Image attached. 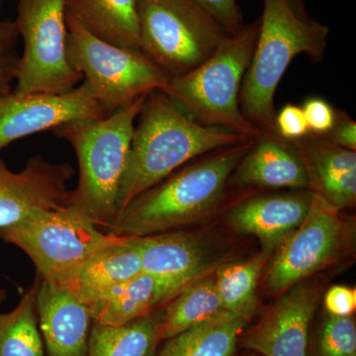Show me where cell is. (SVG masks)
<instances>
[{"label":"cell","instance_id":"1","mask_svg":"<svg viewBox=\"0 0 356 356\" xmlns=\"http://www.w3.org/2000/svg\"><path fill=\"white\" fill-rule=\"evenodd\" d=\"M248 140L250 138L224 129L201 125L178 108L163 91H152L146 96L134 127L117 214L189 161Z\"/></svg>","mask_w":356,"mask_h":356},{"label":"cell","instance_id":"2","mask_svg":"<svg viewBox=\"0 0 356 356\" xmlns=\"http://www.w3.org/2000/svg\"><path fill=\"white\" fill-rule=\"evenodd\" d=\"M254 140L189 161L131 201L104 232L120 236L154 235L207 216L224 200L229 177Z\"/></svg>","mask_w":356,"mask_h":356},{"label":"cell","instance_id":"3","mask_svg":"<svg viewBox=\"0 0 356 356\" xmlns=\"http://www.w3.org/2000/svg\"><path fill=\"white\" fill-rule=\"evenodd\" d=\"M329 35L327 25L300 15L288 0H264L259 36L240 91L241 111L252 126L262 133L277 132L274 95L283 74L302 54L314 64L321 62Z\"/></svg>","mask_w":356,"mask_h":356},{"label":"cell","instance_id":"4","mask_svg":"<svg viewBox=\"0 0 356 356\" xmlns=\"http://www.w3.org/2000/svg\"><path fill=\"white\" fill-rule=\"evenodd\" d=\"M147 95L104 118L70 122L51 130L72 145L77 156L79 184L70 191L69 205L102 231L117 215L134 127Z\"/></svg>","mask_w":356,"mask_h":356},{"label":"cell","instance_id":"5","mask_svg":"<svg viewBox=\"0 0 356 356\" xmlns=\"http://www.w3.org/2000/svg\"><path fill=\"white\" fill-rule=\"evenodd\" d=\"M259 31V19L229 35L207 60L184 76L170 79L163 93L192 120L255 139L262 132L240 108L243 76Z\"/></svg>","mask_w":356,"mask_h":356},{"label":"cell","instance_id":"6","mask_svg":"<svg viewBox=\"0 0 356 356\" xmlns=\"http://www.w3.org/2000/svg\"><path fill=\"white\" fill-rule=\"evenodd\" d=\"M140 50L170 79L202 65L228 33L193 0H138Z\"/></svg>","mask_w":356,"mask_h":356},{"label":"cell","instance_id":"7","mask_svg":"<svg viewBox=\"0 0 356 356\" xmlns=\"http://www.w3.org/2000/svg\"><path fill=\"white\" fill-rule=\"evenodd\" d=\"M125 236L111 235L92 224L72 206L32 211L13 226L0 229V240L22 250L42 280L58 283L100 250Z\"/></svg>","mask_w":356,"mask_h":356},{"label":"cell","instance_id":"8","mask_svg":"<svg viewBox=\"0 0 356 356\" xmlns=\"http://www.w3.org/2000/svg\"><path fill=\"white\" fill-rule=\"evenodd\" d=\"M67 25L70 65L81 74L105 116L168 86V74L142 51L97 38L67 13Z\"/></svg>","mask_w":356,"mask_h":356},{"label":"cell","instance_id":"9","mask_svg":"<svg viewBox=\"0 0 356 356\" xmlns=\"http://www.w3.org/2000/svg\"><path fill=\"white\" fill-rule=\"evenodd\" d=\"M23 51L13 92L63 95L83 81L67 53V0H18L14 20Z\"/></svg>","mask_w":356,"mask_h":356},{"label":"cell","instance_id":"10","mask_svg":"<svg viewBox=\"0 0 356 356\" xmlns=\"http://www.w3.org/2000/svg\"><path fill=\"white\" fill-rule=\"evenodd\" d=\"M343 241L344 224L339 211L313 194L305 220L284 241L269 268L266 287L282 294L337 259Z\"/></svg>","mask_w":356,"mask_h":356},{"label":"cell","instance_id":"11","mask_svg":"<svg viewBox=\"0 0 356 356\" xmlns=\"http://www.w3.org/2000/svg\"><path fill=\"white\" fill-rule=\"evenodd\" d=\"M105 114L84 83L63 95L10 93L0 96V151L11 143L70 123L96 120Z\"/></svg>","mask_w":356,"mask_h":356},{"label":"cell","instance_id":"12","mask_svg":"<svg viewBox=\"0 0 356 356\" xmlns=\"http://www.w3.org/2000/svg\"><path fill=\"white\" fill-rule=\"evenodd\" d=\"M74 170L70 163H53L31 156L20 172L0 159V229L13 226L32 211L57 209L69 204L67 184Z\"/></svg>","mask_w":356,"mask_h":356},{"label":"cell","instance_id":"13","mask_svg":"<svg viewBox=\"0 0 356 356\" xmlns=\"http://www.w3.org/2000/svg\"><path fill=\"white\" fill-rule=\"evenodd\" d=\"M317 304L313 285L302 281L289 288L247 332L245 346L264 356H307Z\"/></svg>","mask_w":356,"mask_h":356},{"label":"cell","instance_id":"14","mask_svg":"<svg viewBox=\"0 0 356 356\" xmlns=\"http://www.w3.org/2000/svg\"><path fill=\"white\" fill-rule=\"evenodd\" d=\"M37 317L48 356H88V307L67 288L40 278Z\"/></svg>","mask_w":356,"mask_h":356},{"label":"cell","instance_id":"15","mask_svg":"<svg viewBox=\"0 0 356 356\" xmlns=\"http://www.w3.org/2000/svg\"><path fill=\"white\" fill-rule=\"evenodd\" d=\"M228 184L264 188L309 189L308 173L299 152L277 132L261 133L236 166Z\"/></svg>","mask_w":356,"mask_h":356},{"label":"cell","instance_id":"16","mask_svg":"<svg viewBox=\"0 0 356 356\" xmlns=\"http://www.w3.org/2000/svg\"><path fill=\"white\" fill-rule=\"evenodd\" d=\"M308 173L309 189L337 211L356 201V152L309 133L292 140Z\"/></svg>","mask_w":356,"mask_h":356},{"label":"cell","instance_id":"17","mask_svg":"<svg viewBox=\"0 0 356 356\" xmlns=\"http://www.w3.org/2000/svg\"><path fill=\"white\" fill-rule=\"evenodd\" d=\"M143 273L186 287L212 273L214 261L200 238L184 232L137 236Z\"/></svg>","mask_w":356,"mask_h":356},{"label":"cell","instance_id":"18","mask_svg":"<svg viewBox=\"0 0 356 356\" xmlns=\"http://www.w3.org/2000/svg\"><path fill=\"white\" fill-rule=\"evenodd\" d=\"M312 197L310 191L254 196L233 208L229 220L236 231L257 236L264 247L273 248L303 222Z\"/></svg>","mask_w":356,"mask_h":356},{"label":"cell","instance_id":"19","mask_svg":"<svg viewBox=\"0 0 356 356\" xmlns=\"http://www.w3.org/2000/svg\"><path fill=\"white\" fill-rule=\"evenodd\" d=\"M184 288L142 273L86 305L93 324L119 327L163 308Z\"/></svg>","mask_w":356,"mask_h":356},{"label":"cell","instance_id":"20","mask_svg":"<svg viewBox=\"0 0 356 356\" xmlns=\"http://www.w3.org/2000/svg\"><path fill=\"white\" fill-rule=\"evenodd\" d=\"M143 273L137 236L100 250L60 282L84 304Z\"/></svg>","mask_w":356,"mask_h":356},{"label":"cell","instance_id":"21","mask_svg":"<svg viewBox=\"0 0 356 356\" xmlns=\"http://www.w3.org/2000/svg\"><path fill=\"white\" fill-rule=\"evenodd\" d=\"M67 13L97 38L140 51L138 0H67Z\"/></svg>","mask_w":356,"mask_h":356},{"label":"cell","instance_id":"22","mask_svg":"<svg viewBox=\"0 0 356 356\" xmlns=\"http://www.w3.org/2000/svg\"><path fill=\"white\" fill-rule=\"evenodd\" d=\"M248 323L245 318L224 311L166 339L156 356H232Z\"/></svg>","mask_w":356,"mask_h":356},{"label":"cell","instance_id":"23","mask_svg":"<svg viewBox=\"0 0 356 356\" xmlns=\"http://www.w3.org/2000/svg\"><path fill=\"white\" fill-rule=\"evenodd\" d=\"M215 274L194 281L170 300L161 310L159 341H166L180 332L217 317L222 312Z\"/></svg>","mask_w":356,"mask_h":356},{"label":"cell","instance_id":"24","mask_svg":"<svg viewBox=\"0 0 356 356\" xmlns=\"http://www.w3.org/2000/svg\"><path fill=\"white\" fill-rule=\"evenodd\" d=\"M161 317L159 309L119 327L93 324L88 356H154Z\"/></svg>","mask_w":356,"mask_h":356},{"label":"cell","instance_id":"25","mask_svg":"<svg viewBox=\"0 0 356 356\" xmlns=\"http://www.w3.org/2000/svg\"><path fill=\"white\" fill-rule=\"evenodd\" d=\"M40 277L13 311L0 314V356H44L37 317Z\"/></svg>","mask_w":356,"mask_h":356},{"label":"cell","instance_id":"26","mask_svg":"<svg viewBox=\"0 0 356 356\" xmlns=\"http://www.w3.org/2000/svg\"><path fill=\"white\" fill-rule=\"evenodd\" d=\"M261 257L217 267L215 278L222 308L250 321L257 310V280L262 270Z\"/></svg>","mask_w":356,"mask_h":356},{"label":"cell","instance_id":"27","mask_svg":"<svg viewBox=\"0 0 356 356\" xmlns=\"http://www.w3.org/2000/svg\"><path fill=\"white\" fill-rule=\"evenodd\" d=\"M318 356H356V325L351 316L325 318L318 341Z\"/></svg>","mask_w":356,"mask_h":356},{"label":"cell","instance_id":"28","mask_svg":"<svg viewBox=\"0 0 356 356\" xmlns=\"http://www.w3.org/2000/svg\"><path fill=\"white\" fill-rule=\"evenodd\" d=\"M2 0H0V11ZM19 38L15 22L0 17V96L13 90L17 79L20 55L16 51Z\"/></svg>","mask_w":356,"mask_h":356},{"label":"cell","instance_id":"29","mask_svg":"<svg viewBox=\"0 0 356 356\" xmlns=\"http://www.w3.org/2000/svg\"><path fill=\"white\" fill-rule=\"evenodd\" d=\"M210 14L229 35L242 30L243 18L236 0H193Z\"/></svg>","mask_w":356,"mask_h":356},{"label":"cell","instance_id":"30","mask_svg":"<svg viewBox=\"0 0 356 356\" xmlns=\"http://www.w3.org/2000/svg\"><path fill=\"white\" fill-rule=\"evenodd\" d=\"M308 125L309 133L323 136L331 130L337 118V109L327 100L321 97H310L301 107Z\"/></svg>","mask_w":356,"mask_h":356},{"label":"cell","instance_id":"31","mask_svg":"<svg viewBox=\"0 0 356 356\" xmlns=\"http://www.w3.org/2000/svg\"><path fill=\"white\" fill-rule=\"evenodd\" d=\"M275 128L281 137L288 140H296L309 134L305 115L301 107L286 104L275 116Z\"/></svg>","mask_w":356,"mask_h":356},{"label":"cell","instance_id":"32","mask_svg":"<svg viewBox=\"0 0 356 356\" xmlns=\"http://www.w3.org/2000/svg\"><path fill=\"white\" fill-rule=\"evenodd\" d=\"M325 139L337 146L356 152V123L353 117L343 110L337 109V118Z\"/></svg>","mask_w":356,"mask_h":356},{"label":"cell","instance_id":"33","mask_svg":"<svg viewBox=\"0 0 356 356\" xmlns=\"http://www.w3.org/2000/svg\"><path fill=\"white\" fill-rule=\"evenodd\" d=\"M325 306L330 315L351 316L356 309V291L353 288L341 286L332 287L325 296Z\"/></svg>","mask_w":356,"mask_h":356},{"label":"cell","instance_id":"34","mask_svg":"<svg viewBox=\"0 0 356 356\" xmlns=\"http://www.w3.org/2000/svg\"><path fill=\"white\" fill-rule=\"evenodd\" d=\"M288 1H289V3L291 4L293 8H294L300 15H308L306 13L305 0H288Z\"/></svg>","mask_w":356,"mask_h":356},{"label":"cell","instance_id":"35","mask_svg":"<svg viewBox=\"0 0 356 356\" xmlns=\"http://www.w3.org/2000/svg\"><path fill=\"white\" fill-rule=\"evenodd\" d=\"M6 299V290L0 289V304Z\"/></svg>","mask_w":356,"mask_h":356},{"label":"cell","instance_id":"36","mask_svg":"<svg viewBox=\"0 0 356 356\" xmlns=\"http://www.w3.org/2000/svg\"><path fill=\"white\" fill-rule=\"evenodd\" d=\"M248 356H255V355H248Z\"/></svg>","mask_w":356,"mask_h":356}]
</instances>
